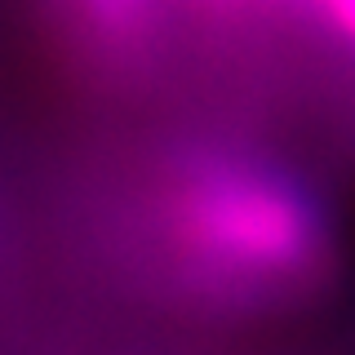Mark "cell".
Listing matches in <instances>:
<instances>
[{"label":"cell","mask_w":355,"mask_h":355,"mask_svg":"<svg viewBox=\"0 0 355 355\" xmlns=\"http://www.w3.org/2000/svg\"><path fill=\"white\" fill-rule=\"evenodd\" d=\"M169 240L214 284L271 288L320 262V214L293 178L240 155H205L173 182Z\"/></svg>","instance_id":"obj_1"},{"label":"cell","mask_w":355,"mask_h":355,"mask_svg":"<svg viewBox=\"0 0 355 355\" xmlns=\"http://www.w3.org/2000/svg\"><path fill=\"white\" fill-rule=\"evenodd\" d=\"M315 5H320V14L329 18V27L347 44H355V0H315Z\"/></svg>","instance_id":"obj_2"},{"label":"cell","mask_w":355,"mask_h":355,"mask_svg":"<svg viewBox=\"0 0 355 355\" xmlns=\"http://www.w3.org/2000/svg\"><path fill=\"white\" fill-rule=\"evenodd\" d=\"M85 5H94L103 18H129L138 9V0H85Z\"/></svg>","instance_id":"obj_3"}]
</instances>
